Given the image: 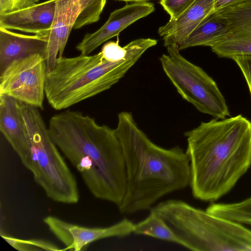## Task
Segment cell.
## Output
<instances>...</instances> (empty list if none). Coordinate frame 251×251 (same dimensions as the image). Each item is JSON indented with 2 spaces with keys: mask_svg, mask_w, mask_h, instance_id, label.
<instances>
[{
  "mask_svg": "<svg viewBox=\"0 0 251 251\" xmlns=\"http://www.w3.org/2000/svg\"><path fill=\"white\" fill-rule=\"evenodd\" d=\"M157 43L151 38L133 40L126 56L118 61L104 59L100 52L58 58L46 75L45 92L49 104L61 110L110 89Z\"/></svg>",
  "mask_w": 251,
  "mask_h": 251,
  "instance_id": "4",
  "label": "cell"
},
{
  "mask_svg": "<svg viewBox=\"0 0 251 251\" xmlns=\"http://www.w3.org/2000/svg\"><path fill=\"white\" fill-rule=\"evenodd\" d=\"M0 130L28 170L31 160L29 138L20 106L14 98L0 94Z\"/></svg>",
  "mask_w": 251,
  "mask_h": 251,
  "instance_id": "13",
  "label": "cell"
},
{
  "mask_svg": "<svg viewBox=\"0 0 251 251\" xmlns=\"http://www.w3.org/2000/svg\"><path fill=\"white\" fill-rule=\"evenodd\" d=\"M215 0H196L175 19L170 20L159 27L158 33L162 37L164 45L178 47L208 16L213 13Z\"/></svg>",
  "mask_w": 251,
  "mask_h": 251,
  "instance_id": "15",
  "label": "cell"
},
{
  "mask_svg": "<svg viewBox=\"0 0 251 251\" xmlns=\"http://www.w3.org/2000/svg\"><path fill=\"white\" fill-rule=\"evenodd\" d=\"M230 23L228 18L220 11L206 17L180 45L182 50L196 46L211 48L225 39L230 33Z\"/></svg>",
  "mask_w": 251,
  "mask_h": 251,
  "instance_id": "17",
  "label": "cell"
},
{
  "mask_svg": "<svg viewBox=\"0 0 251 251\" xmlns=\"http://www.w3.org/2000/svg\"><path fill=\"white\" fill-rule=\"evenodd\" d=\"M155 10L149 2L127 4L111 13L107 21L98 30L85 35L76 49L81 54L88 55L96 48L119 33L136 21L145 17Z\"/></svg>",
  "mask_w": 251,
  "mask_h": 251,
  "instance_id": "11",
  "label": "cell"
},
{
  "mask_svg": "<svg viewBox=\"0 0 251 251\" xmlns=\"http://www.w3.org/2000/svg\"><path fill=\"white\" fill-rule=\"evenodd\" d=\"M56 3V0H48L0 15V27L48 36L53 21Z\"/></svg>",
  "mask_w": 251,
  "mask_h": 251,
  "instance_id": "14",
  "label": "cell"
},
{
  "mask_svg": "<svg viewBox=\"0 0 251 251\" xmlns=\"http://www.w3.org/2000/svg\"><path fill=\"white\" fill-rule=\"evenodd\" d=\"M196 0H159L164 9L175 19L185 11Z\"/></svg>",
  "mask_w": 251,
  "mask_h": 251,
  "instance_id": "21",
  "label": "cell"
},
{
  "mask_svg": "<svg viewBox=\"0 0 251 251\" xmlns=\"http://www.w3.org/2000/svg\"><path fill=\"white\" fill-rule=\"evenodd\" d=\"M43 222L65 246L63 251H79L96 241L109 237L123 238L133 233L134 224L127 218L107 227H89L48 216Z\"/></svg>",
  "mask_w": 251,
  "mask_h": 251,
  "instance_id": "10",
  "label": "cell"
},
{
  "mask_svg": "<svg viewBox=\"0 0 251 251\" xmlns=\"http://www.w3.org/2000/svg\"><path fill=\"white\" fill-rule=\"evenodd\" d=\"M133 233L151 236L181 246V241L165 221L151 211L145 219L134 224Z\"/></svg>",
  "mask_w": 251,
  "mask_h": 251,
  "instance_id": "18",
  "label": "cell"
},
{
  "mask_svg": "<svg viewBox=\"0 0 251 251\" xmlns=\"http://www.w3.org/2000/svg\"><path fill=\"white\" fill-rule=\"evenodd\" d=\"M50 135L79 172L97 199L117 206L126 189L125 158L115 129L98 124L82 113L67 110L52 116Z\"/></svg>",
  "mask_w": 251,
  "mask_h": 251,
  "instance_id": "1",
  "label": "cell"
},
{
  "mask_svg": "<svg viewBox=\"0 0 251 251\" xmlns=\"http://www.w3.org/2000/svg\"><path fill=\"white\" fill-rule=\"evenodd\" d=\"M162 218L181 242L194 251H251V230L179 200L150 209Z\"/></svg>",
  "mask_w": 251,
  "mask_h": 251,
  "instance_id": "5",
  "label": "cell"
},
{
  "mask_svg": "<svg viewBox=\"0 0 251 251\" xmlns=\"http://www.w3.org/2000/svg\"><path fill=\"white\" fill-rule=\"evenodd\" d=\"M115 130L126 173V194L118 206L121 214L150 209L162 197L190 184V160L181 148L166 149L154 143L129 112L118 114Z\"/></svg>",
  "mask_w": 251,
  "mask_h": 251,
  "instance_id": "3",
  "label": "cell"
},
{
  "mask_svg": "<svg viewBox=\"0 0 251 251\" xmlns=\"http://www.w3.org/2000/svg\"><path fill=\"white\" fill-rule=\"evenodd\" d=\"M47 72L41 54L16 60L0 74V94L43 109Z\"/></svg>",
  "mask_w": 251,
  "mask_h": 251,
  "instance_id": "9",
  "label": "cell"
},
{
  "mask_svg": "<svg viewBox=\"0 0 251 251\" xmlns=\"http://www.w3.org/2000/svg\"><path fill=\"white\" fill-rule=\"evenodd\" d=\"M19 102L29 138V171L35 181L51 200L77 203L79 194L76 179L51 138L39 108Z\"/></svg>",
  "mask_w": 251,
  "mask_h": 251,
  "instance_id": "6",
  "label": "cell"
},
{
  "mask_svg": "<svg viewBox=\"0 0 251 251\" xmlns=\"http://www.w3.org/2000/svg\"><path fill=\"white\" fill-rule=\"evenodd\" d=\"M206 210L238 224L251 225V197L235 203H212Z\"/></svg>",
  "mask_w": 251,
  "mask_h": 251,
  "instance_id": "19",
  "label": "cell"
},
{
  "mask_svg": "<svg viewBox=\"0 0 251 251\" xmlns=\"http://www.w3.org/2000/svg\"><path fill=\"white\" fill-rule=\"evenodd\" d=\"M12 0H0V15L12 12Z\"/></svg>",
  "mask_w": 251,
  "mask_h": 251,
  "instance_id": "25",
  "label": "cell"
},
{
  "mask_svg": "<svg viewBox=\"0 0 251 251\" xmlns=\"http://www.w3.org/2000/svg\"><path fill=\"white\" fill-rule=\"evenodd\" d=\"M159 58L167 76L182 98L200 112L213 118L230 116L226 100L215 80L180 53L177 45L167 47Z\"/></svg>",
  "mask_w": 251,
  "mask_h": 251,
  "instance_id": "7",
  "label": "cell"
},
{
  "mask_svg": "<svg viewBox=\"0 0 251 251\" xmlns=\"http://www.w3.org/2000/svg\"><path fill=\"white\" fill-rule=\"evenodd\" d=\"M48 45L47 35H27L0 27V74L12 62L31 55L45 57Z\"/></svg>",
  "mask_w": 251,
  "mask_h": 251,
  "instance_id": "16",
  "label": "cell"
},
{
  "mask_svg": "<svg viewBox=\"0 0 251 251\" xmlns=\"http://www.w3.org/2000/svg\"><path fill=\"white\" fill-rule=\"evenodd\" d=\"M120 1H124L126 2H148L150 0H117Z\"/></svg>",
  "mask_w": 251,
  "mask_h": 251,
  "instance_id": "26",
  "label": "cell"
},
{
  "mask_svg": "<svg viewBox=\"0 0 251 251\" xmlns=\"http://www.w3.org/2000/svg\"><path fill=\"white\" fill-rule=\"evenodd\" d=\"M0 235L9 244L20 251H63L54 244L43 239H22L13 237L0 230Z\"/></svg>",
  "mask_w": 251,
  "mask_h": 251,
  "instance_id": "20",
  "label": "cell"
},
{
  "mask_svg": "<svg viewBox=\"0 0 251 251\" xmlns=\"http://www.w3.org/2000/svg\"><path fill=\"white\" fill-rule=\"evenodd\" d=\"M193 197L215 201L227 193L251 165V122L239 114L201 122L184 133Z\"/></svg>",
  "mask_w": 251,
  "mask_h": 251,
  "instance_id": "2",
  "label": "cell"
},
{
  "mask_svg": "<svg viewBox=\"0 0 251 251\" xmlns=\"http://www.w3.org/2000/svg\"><path fill=\"white\" fill-rule=\"evenodd\" d=\"M251 0H215L213 13Z\"/></svg>",
  "mask_w": 251,
  "mask_h": 251,
  "instance_id": "23",
  "label": "cell"
},
{
  "mask_svg": "<svg viewBox=\"0 0 251 251\" xmlns=\"http://www.w3.org/2000/svg\"><path fill=\"white\" fill-rule=\"evenodd\" d=\"M106 0H56L52 25L45 57L48 72L54 68L64 51L72 29L98 22Z\"/></svg>",
  "mask_w": 251,
  "mask_h": 251,
  "instance_id": "8",
  "label": "cell"
},
{
  "mask_svg": "<svg viewBox=\"0 0 251 251\" xmlns=\"http://www.w3.org/2000/svg\"><path fill=\"white\" fill-rule=\"evenodd\" d=\"M237 64L245 79L251 97V56H237L231 58Z\"/></svg>",
  "mask_w": 251,
  "mask_h": 251,
  "instance_id": "22",
  "label": "cell"
},
{
  "mask_svg": "<svg viewBox=\"0 0 251 251\" xmlns=\"http://www.w3.org/2000/svg\"><path fill=\"white\" fill-rule=\"evenodd\" d=\"M39 0H12V11L26 8L38 3Z\"/></svg>",
  "mask_w": 251,
  "mask_h": 251,
  "instance_id": "24",
  "label": "cell"
},
{
  "mask_svg": "<svg viewBox=\"0 0 251 251\" xmlns=\"http://www.w3.org/2000/svg\"><path fill=\"white\" fill-rule=\"evenodd\" d=\"M219 11L229 19L230 33L212 47V51L222 58L251 56V0Z\"/></svg>",
  "mask_w": 251,
  "mask_h": 251,
  "instance_id": "12",
  "label": "cell"
}]
</instances>
